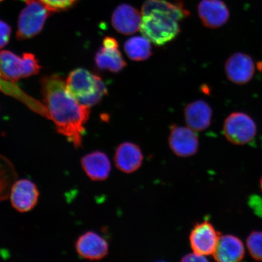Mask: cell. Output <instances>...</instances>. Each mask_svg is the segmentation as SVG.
<instances>
[{"label":"cell","mask_w":262,"mask_h":262,"mask_svg":"<svg viewBox=\"0 0 262 262\" xmlns=\"http://www.w3.org/2000/svg\"><path fill=\"white\" fill-rule=\"evenodd\" d=\"M124 50L127 57L133 61L146 60L152 55L150 41L144 36H136L128 39L124 45Z\"/></svg>","instance_id":"cell-20"},{"label":"cell","mask_w":262,"mask_h":262,"mask_svg":"<svg viewBox=\"0 0 262 262\" xmlns=\"http://www.w3.org/2000/svg\"><path fill=\"white\" fill-rule=\"evenodd\" d=\"M18 21L16 38L26 40L35 37L44 27L46 21L53 12L41 0H26Z\"/></svg>","instance_id":"cell-4"},{"label":"cell","mask_w":262,"mask_h":262,"mask_svg":"<svg viewBox=\"0 0 262 262\" xmlns=\"http://www.w3.org/2000/svg\"><path fill=\"white\" fill-rule=\"evenodd\" d=\"M245 248L240 239L234 235H225L219 238L213 253L214 259L221 262H237L244 258Z\"/></svg>","instance_id":"cell-18"},{"label":"cell","mask_w":262,"mask_h":262,"mask_svg":"<svg viewBox=\"0 0 262 262\" xmlns=\"http://www.w3.org/2000/svg\"><path fill=\"white\" fill-rule=\"evenodd\" d=\"M221 235L208 221L196 224L190 234V245L193 252L203 255L214 253Z\"/></svg>","instance_id":"cell-7"},{"label":"cell","mask_w":262,"mask_h":262,"mask_svg":"<svg viewBox=\"0 0 262 262\" xmlns=\"http://www.w3.org/2000/svg\"><path fill=\"white\" fill-rule=\"evenodd\" d=\"M225 70L229 80L237 84H244L250 81L255 73L253 59L249 55L234 54L226 62Z\"/></svg>","instance_id":"cell-12"},{"label":"cell","mask_w":262,"mask_h":262,"mask_svg":"<svg viewBox=\"0 0 262 262\" xmlns=\"http://www.w3.org/2000/svg\"><path fill=\"white\" fill-rule=\"evenodd\" d=\"M140 31L157 46L165 45L175 39L180 32V21L189 12L182 3L166 0H146L142 8Z\"/></svg>","instance_id":"cell-2"},{"label":"cell","mask_w":262,"mask_h":262,"mask_svg":"<svg viewBox=\"0 0 262 262\" xmlns=\"http://www.w3.org/2000/svg\"><path fill=\"white\" fill-rule=\"evenodd\" d=\"M212 111L204 100H196L185 107V118L189 128L201 132L210 126Z\"/></svg>","instance_id":"cell-17"},{"label":"cell","mask_w":262,"mask_h":262,"mask_svg":"<svg viewBox=\"0 0 262 262\" xmlns=\"http://www.w3.org/2000/svg\"><path fill=\"white\" fill-rule=\"evenodd\" d=\"M2 1V0H0V2Z\"/></svg>","instance_id":"cell-27"},{"label":"cell","mask_w":262,"mask_h":262,"mask_svg":"<svg viewBox=\"0 0 262 262\" xmlns=\"http://www.w3.org/2000/svg\"><path fill=\"white\" fill-rule=\"evenodd\" d=\"M198 9L199 18L208 28H220L229 18L228 8L222 0H202Z\"/></svg>","instance_id":"cell-14"},{"label":"cell","mask_w":262,"mask_h":262,"mask_svg":"<svg viewBox=\"0 0 262 262\" xmlns=\"http://www.w3.org/2000/svg\"><path fill=\"white\" fill-rule=\"evenodd\" d=\"M182 261H208L205 255L193 253L185 255L181 260Z\"/></svg>","instance_id":"cell-24"},{"label":"cell","mask_w":262,"mask_h":262,"mask_svg":"<svg viewBox=\"0 0 262 262\" xmlns=\"http://www.w3.org/2000/svg\"><path fill=\"white\" fill-rule=\"evenodd\" d=\"M41 69L34 54L25 53L19 57L11 51L0 52V74L5 80L17 81L38 74Z\"/></svg>","instance_id":"cell-5"},{"label":"cell","mask_w":262,"mask_h":262,"mask_svg":"<svg viewBox=\"0 0 262 262\" xmlns=\"http://www.w3.org/2000/svg\"><path fill=\"white\" fill-rule=\"evenodd\" d=\"M67 90L82 105L91 107L107 94L105 84L100 77L84 69L72 71L66 81Z\"/></svg>","instance_id":"cell-3"},{"label":"cell","mask_w":262,"mask_h":262,"mask_svg":"<svg viewBox=\"0 0 262 262\" xmlns=\"http://www.w3.org/2000/svg\"><path fill=\"white\" fill-rule=\"evenodd\" d=\"M95 62L98 68L117 73L126 67V63L119 49V42L116 38L106 37L103 41V47L97 52Z\"/></svg>","instance_id":"cell-10"},{"label":"cell","mask_w":262,"mask_h":262,"mask_svg":"<svg viewBox=\"0 0 262 262\" xmlns=\"http://www.w3.org/2000/svg\"><path fill=\"white\" fill-rule=\"evenodd\" d=\"M143 162L142 150L133 143L124 142L118 146L114 155V162L118 169L126 173L138 170Z\"/></svg>","instance_id":"cell-15"},{"label":"cell","mask_w":262,"mask_h":262,"mask_svg":"<svg viewBox=\"0 0 262 262\" xmlns=\"http://www.w3.org/2000/svg\"><path fill=\"white\" fill-rule=\"evenodd\" d=\"M82 168L93 181H103L108 178L111 171V164L105 153L99 150L92 152L82 157Z\"/></svg>","instance_id":"cell-16"},{"label":"cell","mask_w":262,"mask_h":262,"mask_svg":"<svg viewBox=\"0 0 262 262\" xmlns=\"http://www.w3.org/2000/svg\"><path fill=\"white\" fill-rule=\"evenodd\" d=\"M53 12L68 10L78 0H41Z\"/></svg>","instance_id":"cell-22"},{"label":"cell","mask_w":262,"mask_h":262,"mask_svg":"<svg viewBox=\"0 0 262 262\" xmlns=\"http://www.w3.org/2000/svg\"><path fill=\"white\" fill-rule=\"evenodd\" d=\"M256 133V125L247 114L232 113L225 121L224 135L229 142L235 145H245L251 142Z\"/></svg>","instance_id":"cell-6"},{"label":"cell","mask_w":262,"mask_h":262,"mask_svg":"<svg viewBox=\"0 0 262 262\" xmlns=\"http://www.w3.org/2000/svg\"><path fill=\"white\" fill-rule=\"evenodd\" d=\"M75 250L84 259L100 260L105 257L109 252L107 241L93 231H88L80 235L75 242Z\"/></svg>","instance_id":"cell-11"},{"label":"cell","mask_w":262,"mask_h":262,"mask_svg":"<svg viewBox=\"0 0 262 262\" xmlns=\"http://www.w3.org/2000/svg\"><path fill=\"white\" fill-rule=\"evenodd\" d=\"M11 34V28L6 23L0 20V49L8 43Z\"/></svg>","instance_id":"cell-23"},{"label":"cell","mask_w":262,"mask_h":262,"mask_svg":"<svg viewBox=\"0 0 262 262\" xmlns=\"http://www.w3.org/2000/svg\"><path fill=\"white\" fill-rule=\"evenodd\" d=\"M261 189H262V179L261 180Z\"/></svg>","instance_id":"cell-26"},{"label":"cell","mask_w":262,"mask_h":262,"mask_svg":"<svg viewBox=\"0 0 262 262\" xmlns=\"http://www.w3.org/2000/svg\"><path fill=\"white\" fill-rule=\"evenodd\" d=\"M142 18V13L136 8L129 5L122 4L114 10L111 22L118 32L129 35L139 31Z\"/></svg>","instance_id":"cell-13"},{"label":"cell","mask_w":262,"mask_h":262,"mask_svg":"<svg viewBox=\"0 0 262 262\" xmlns=\"http://www.w3.org/2000/svg\"><path fill=\"white\" fill-rule=\"evenodd\" d=\"M2 77V75L0 74V91H2L4 89L6 83H7V81L3 80Z\"/></svg>","instance_id":"cell-25"},{"label":"cell","mask_w":262,"mask_h":262,"mask_svg":"<svg viewBox=\"0 0 262 262\" xmlns=\"http://www.w3.org/2000/svg\"><path fill=\"white\" fill-rule=\"evenodd\" d=\"M169 144L176 156L188 157L198 152L199 146L198 135L189 127L173 124L170 127Z\"/></svg>","instance_id":"cell-9"},{"label":"cell","mask_w":262,"mask_h":262,"mask_svg":"<svg viewBox=\"0 0 262 262\" xmlns=\"http://www.w3.org/2000/svg\"><path fill=\"white\" fill-rule=\"evenodd\" d=\"M17 179L14 164L8 157L0 155V203L9 198L12 186Z\"/></svg>","instance_id":"cell-19"},{"label":"cell","mask_w":262,"mask_h":262,"mask_svg":"<svg viewBox=\"0 0 262 262\" xmlns=\"http://www.w3.org/2000/svg\"><path fill=\"white\" fill-rule=\"evenodd\" d=\"M42 97L57 132L63 136L75 148L83 146L85 124L90 119V107L82 105L69 93L63 78L57 74L49 75L41 81Z\"/></svg>","instance_id":"cell-1"},{"label":"cell","mask_w":262,"mask_h":262,"mask_svg":"<svg viewBox=\"0 0 262 262\" xmlns=\"http://www.w3.org/2000/svg\"><path fill=\"white\" fill-rule=\"evenodd\" d=\"M40 192L37 185L28 179L16 180L9 199L12 207L19 212H28L37 205Z\"/></svg>","instance_id":"cell-8"},{"label":"cell","mask_w":262,"mask_h":262,"mask_svg":"<svg viewBox=\"0 0 262 262\" xmlns=\"http://www.w3.org/2000/svg\"><path fill=\"white\" fill-rule=\"evenodd\" d=\"M247 247L254 259L262 261V232H253L247 239Z\"/></svg>","instance_id":"cell-21"}]
</instances>
